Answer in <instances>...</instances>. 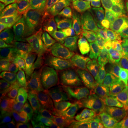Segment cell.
Instances as JSON below:
<instances>
[{"label":"cell","mask_w":128,"mask_h":128,"mask_svg":"<svg viewBox=\"0 0 128 128\" xmlns=\"http://www.w3.org/2000/svg\"><path fill=\"white\" fill-rule=\"evenodd\" d=\"M88 26L89 24L80 21L59 18L46 28L50 46V77L83 56L85 36Z\"/></svg>","instance_id":"obj_1"},{"label":"cell","mask_w":128,"mask_h":128,"mask_svg":"<svg viewBox=\"0 0 128 128\" xmlns=\"http://www.w3.org/2000/svg\"><path fill=\"white\" fill-rule=\"evenodd\" d=\"M85 58L82 56L68 68L53 75V82L64 92L66 104L73 106L75 110L89 109L98 99L90 96L84 79Z\"/></svg>","instance_id":"obj_2"},{"label":"cell","mask_w":128,"mask_h":128,"mask_svg":"<svg viewBox=\"0 0 128 128\" xmlns=\"http://www.w3.org/2000/svg\"><path fill=\"white\" fill-rule=\"evenodd\" d=\"M50 58L49 36L45 29L44 34L26 51L28 82L54 83L49 75Z\"/></svg>","instance_id":"obj_3"},{"label":"cell","mask_w":128,"mask_h":128,"mask_svg":"<svg viewBox=\"0 0 128 128\" xmlns=\"http://www.w3.org/2000/svg\"><path fill=\"white\" fill-rule=\"evenodd\" d=\"M114 56L108 33L97 25L89 24L85 36L83 49L85 60L102 70L110 61L113 60Z\"/></svg>","instance_id":"obj_4"},{"label":"cell","mask_w":128,"mask_h":128,"mask_svg":"<svg viewBox=\"0 0 128 128\" xmlns=\"http://www.w3.org/2000/svg\"><path fill=\"white\" fill-rule=\"evenodd\" d=\"M26 90L36 102L37 112L48 118L57 107L66 104L64 92L58 86L48 83L28 82Z\"/></svg>","instance_id":"obj_5"},{"label":"cell","mask_w":128,"mask_h":128,"mask_svg":"<svg viewBox=\"0 0 128 128\" xmlns=\"http://www.w3.org/2000/svg\"><path fill=\"white\" fill-rule=\"evenodd\" d=\"M35 112H37L36 102L28 94L1 97V118L13 117L21 123H25Z\"/></svg>","instance_id":"obj_6"},{"label":"cell","mask_w":128,"mask_h":128,"mask_svg":"<svg viewBox=\"0 0 128 128\" xmlns=\"http://www.w3.org/2000/svg\"><path fill=\"white\" fill-rule=\"evenodd\" d=\"M98 101L106 112L128 118V90L119 85L108 88L98 97Z\"/></svg>","instance_id":"obj_7"},{"label":"cell","mask_w":128,"mask_h":128,"mask_svg":"<svg viewBox=\"0 0 128 128\" xmlns=\"http://www.w3.org/2000/svg\"><path fill=\"white\" fill-rule=\"evenodd\" d=\"M44 33V29L35 26L24 31L1 34L0 43L15 51L17 56H22Z\"/></svg>","instance_id":"obj_8"},{"label":"cell","mask_w":128,"mask_h":128,"mask_svg":"<svg viewBox=\"0 0 128 128\" xmlns=\"http://www.w3.org/2000/svg\"><path fill=\"white\" fill-rule=\"evenodd\" d=\"M28 73L26 60L24 59L22 56L11 58L1 65V78L17 88L27 86Z\"/></svg>","instance_id":"obj_9"},{"label":"cell","mask_w":128,"mask_h":128,"mask_svg":"<svg viewBox=\"0 0 128 128\" xmlns=\"http://www.w3.org/2000/svg\"><path fill=\"white\" fill-rule=\"evenodd\" d=\"M36 26L34 20V6L28 5L14 11L1 25V34L24 31Z\"/></svg>","instance_id":"obj_10"},{"label":"cell","mask_w":128,"mask_h":128,"mask_svg":"<svg viewBox=\"0 0 128 128\" xmlns=\"http://www.w3.org/2000/svg\"><path fill=\"white\" fill-rule=\"evenodd\" d=\"M98 105V101L89 109V128H128V118L108 112Z\"/></svg>","instance_id":"obj_11"},{"label":"cell","mask_w":128,"mask_h":128,"mask_svg":"<svg viewBox=\"0 0 128 128\" xmlns=\"http://www.w3.org/2000/svg\"><path fill=\"white\" fill-rule=\"evenodd\" d=\"M94 0H61L60 18L74 19L89 24Z\"/></svg>","instance_id":"obj_12"},{"label":"cell","mask_w":128,"mask_h":128,"mask_svg":"<svg viewBox=\"0 0 128 128\" xmlns=\"http://www.w3.org/2000/svg\"><path fill=\"white\" fill-rule=\"evenodd\" d=\"M61 0H43L34 6V20L36 26L46 29L60 18Z\"/></svg>","instance_id":"obj_13"},{"label":"cell","mask_w":128,"mask_h":128,"mask_svg":"<svg viewBox=\"0 0 128 128\" xmlns=\"http://www.w3.org/2000/svg\"><path fill=\"white\" fill-rule=\"evenodd\" d=\"M128 17V0H119L103 14L96 23L100 29L110 33Z\"/></svg>","instance_id":"obj_14"},{"label":"cell","mask_w":128,"mask_h":128,"mask_svg":"<svg viewBox=\"0 0 128 128\" xmlns=\"http://www.w3.org/2000/svg\"><path fill=\"white\" fill-rule=\"evenodd\" d=\"M83 76L88 90L94 98H98L112 83V81L101 73L95 64L90 63L85 65Z\"/></svg>","instance_id":"obj_15"},{"label":"cell","mask_w":128,"mask_h":128,"mask_svg":"<svg viewBox=\"0 0 128 128\" xmlns=\"http://www.w3.org/2000/svg\"><path fill=\"white\" fill-rule=\"evenodd\" d=\"M102 71L115 83L123 88L128 86V66L120 62L111 60Z\"/></svg>","instance_id":"obj_16"},{"label":"cell","mask_w":128,"mask_h":128,"mask_svg":"<svg viewBox=\"0 0 128 128\" xmlns=\"http://www.w3.org/2000/svg\"><path fill=\"white\" fill-rule=\"evenodd\" d=\"M74 110L73 106L67 104L57 107L48 118L50 128H68Z\"/></svg>","instance_id":"obj_17"},{"label":"cell","mask_w":128,"mask_h":128,"mask_svg":"<svg viewBox=\"0 0 128 128\" xmlns=\"http://www.w3.org/2000/svg\"><path fill=\"white\" fill-rule=\"evenodd\" d=\"M109 38L115 57H128V34L114 30L109 34Z\"/></svg>","instance_id":"obj_18"},{"label":"cell","mask_w":128,"mask_h":128,"mask_svg":"<svg viewBox=\"0 0 128 128\" xmlns=\"http://www.w3.org/2000/svg\"><path fill=\"white\" fill-rule=\"evenodd\" d=\"M119 0H94L89 18V24H95L105 12Z\"/></svg>","instance_id":"obj_19"},{"label":"cell","mask_w":128,"mask_h":128,"mask_svg":"<svg viewBox=\"0 0 128 128\" xmlns=\"http://www.w3.org/2000/svg\"><path fill=\"white\" fill-rule=\"evenodd\" d=\"M89 109L75 110V115L71 122L68 124V128H89L90 127Z\"/></svg>","instance_id":"obj_20"},{"label":"cell","mask_w":128,"mask_h":128,"mask_svg":"<svg viewBox=\"0 0 128 128\" xmlns=\"http://www.w3.org/2000/svg\"><path fill=\"white\" fill-rule=\"evenodd\" d=\"M26 123L32 128H50L49 119L38 112L32 114L28 118Z\"/></svg>","instance_id":"obj_21"},{"label":"cell","mask_w":128,"mask_h":128,"mask_svg":"<svg viewBox=\"0 0 128 128\" xmlns=\"http://www.w3.org/2000/svg\"><path fill=\"white\" fill-rule=\"evenodd\" d=\"M27 90L22 89H17V88H14L10 83L1 78L0 79V95L1 96H18V95H27Z\"/></svg>","instance_id":"obj_22"},{"label":"cell","mask_w":128,"mask_h":128,"mask_svg":"<svg viewBox=\"0 0 128 128\" xmlns=\"http://www.w3.org/2000/svg\"><path fill=\"white\" fill-rule=\"evenodd\" d=\"M1 3L9 7L11 11H14L30 5L31 0H1Z\"/></svg>","instance_id":"obj_23"},{"label":"cell","mask_w":128,"mask_h":128,"mask_svg":"<svg viewBox=\"0 0 128 128\" xmlns=\"http://www.w3.org/2000/svg\"><path fill=\"white\" fill-rule=\"evenodd\" d=\"M21 122L16 118L4 117L1 118L0 128H19Z\"/></svg>","instance_id":"obj_24"},{"label":"cell","mask_w":128,"mask_h":128,"mask_svg":"<svg viewBox=\"0 0 128 128\" xmlns=\"http://www.w3.org/2000/svg\"><path fill=\"white\" fill-rule=\"evenodd\" d=\"M14 56H17L16 53L6 46H0V64L1 65L4 63L6 60H9Z\"/></svg>","instance_id":"obj_25"},{"label":"cell","mask_w":128,"mask_h":128,"mask_svg":"<svg viewBox=\"0 0 128 128\" xmlns=\"http://www.w3.org/2000/svg\"><path fill=\"white\" fill-rule=\"evenodd\" d=\"M11 12V9L9 7L4 4H1L0 6V22L1 25L4 23V22L9 16Z\"/></svg>","instance_id":"obj_26"},{"label":"cell","mask_w":128,"mask_h":128,"mask_svg":"<svg viewBox=\"0 0 128 128\" xmlns=\"http://www.w3.org/2000/svg\"><path fill=\"white\" fill-rule=\"evenodd\" d=\"M116 30L128 34V17L125 18L116 28Z\"/></svg>","instance_id":"obj_27"},{"label":"cell","mask_w":128,"mask_h":128,"mask_svg":"<svg viewBox=\"0 0 128 128\" xmlns=\"http://www.w3.org/2000/svg\"><path fill=\"white\" fill-rule=\"evenodd\" d=\"M118 61L122 62V63H124L125 65H127L128 66V58H119Z\"/></svg>","instance_id":"obj_28"},{"label":"cell","mask_w":128,"mask_h":128,"mask_svg":"<svg viewBox=\"0 0 128 128\" xmlns=\"http://www.w3.org/2000/svg\"><path fill=\"white\" fill-rule=\"evenodd\" d=\"M32 128L30 125H28L26 122L25 123H22L20 125V128Z\"/></svg>","instance_id":"obj_29"},{"label":"cell","mask_w":128,"mask_h":128,"mask_svg":"<svg viewBox=\"0 0 128 128\" xmlns=\"http://www.w3.org/2000/svg\"><path fill=\"white\" fill-rule=\"evenodd\" d=\"M41 1H43V0H31V4L36 5L38 3L41 2Z\"/></svg>","instance_id":"obj_30"},{"label":"cell","mask_w":128,"mask_h":128,"mask_svg":"<svg viewBox=\"0 0 128 128\" xmlns=\"http://www.w3.org/2000/svg\"><path fill=\"white\" fill-rule=\"evenodd\" d=\"M127 89H128V88H127Z\"/></svg>","instance_id":"obj_31"}]
</instances>
